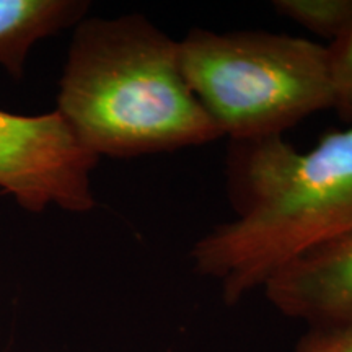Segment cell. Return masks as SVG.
<instances>
[{
	"instance_id": "obj_1",
	"label": "cell",
	"mask_w": 352,
	"mask_h": 352,
	"mask_svg": "<svg viewBox=\"0 0 352 352\" xmlns=\"http://www.w3.org/2000/svg\"><path fill=\"white\" fill-rule=\"evenodd\" d=\"M228 191L235 219L192 245L197 274L236 303L303 254L352 230V126L310 151L283 135L232 142Z\"/></svg>"
},
{
	"instance_id": "obj_2",
	"label": "cell",
	"mask_w": 352,
	"mask_h": 352,
	"mask_svg": "<svg viewBox=\"0 0 352 352\" xmlns=\"http://www.w3.org/2000/svg\"><path fill=\"white\" fill-rule=\"evenodd\" d=\"M56 111L96 157L175 152L223 138L184 77L179 43L142 15L76 26Z\"/></svg>"
},
{
	"instance_id": "obj_3",
	"label": "cell",
	"mask_w": 352,
	"mask_h": 352,
	"mask_svg": "<svg viewBox=\"0 0 352 352\" xmlns=\"http://www.w3.org/2000/svg\"><path fill=\"white\" fill-rule=\"evenodd\" d=\"M178 43L189 87L232 142L283 135L336 103L327 46L310 39L196 28Z\"/></svg>"
},
{
	"instance_id": "obj_4",
	"label": "cell",
	"mask_w": 352,
	"mask_h": 352,
	"mask_svg": "<svg viewBox=\"0 0 352 352\" xmlns=\"http://www.w3.org/2000/svg\"><path fill=\"white\" fill-rule=\"evenodd\" d=\"M98 160L56 109L39 116L0 109V189L25 210L94 209L91 171Z\"/></svg>"
},
{
	"instance_id": "obj_5",
	"label": "cell",
	"mask_w": 352,
	"mask_h": 352,
	"mask_svg": "<svg viewBox=\"0 0 352 352\" xmlns=\"http://www.w3.org/2000/svg\"><path fill=\"white\" fill-rule=\"evenodd\" d=\"M280 314L311 327H352V230L296 259L264 284Z\"/></svg>"
},
{
	"instance_id": "obj_6",
	"label": "cell",
	"mask_w": 352,
	"mask_h": 352,
	"mask_svg": "<svg viewBox=\"0 0 352 352\" xmlns=\"http://www.w3.org/2000/svg\"><path fill=\"white\" fill-rule=\"evenodd\" d=\"M82 0H0V65L23 76L30 51L38 41L85 19Z\"/></svg>"
},
{
	"instance_id": "obj_7",
	"label": "cell",
	"mask_w": 352,
	"mask_h": 352,
	"mask_svg": "<svg viewBox=\"0 0 352 352\" xmlns=\"http://www.w3.org/2000/svg\"><path fill=\"white\" fill-rule=\"evenodd\" d=\"M272 8L331 43L341 38L352 25V0H276Z\"/></svg>"
},
{
	"instance_id": "obj_8",
	"label": "cell",
	"mask_w": 352,
	"mask_h": 352,
	"mask_svg": "<svg viewBox=\"0 0 352 352\" xmlns=\"http://www.w3.org/2000/svg\"><path fill=\"white\" fill-rule=\"evenodd\" d=\"M328 50L329 76L334 90V108L342 116L352 118V25L349 30L333 41Z\"/></svg>"
},
{
	"instance_id": "obj_9",
	"label": "cell",
	"mask_w": 352,
	"mask_h": 352,
	"mask_svg": "<svg viewBox=\"0 0 352 352\" xmlns=\"http://www.w3.org/2000/svg\"><path fill=\"white\" fill-rule=\"evenodd\" d=\"M294 352H352V327H311Z\"/></svg>"
}]
</instances>
